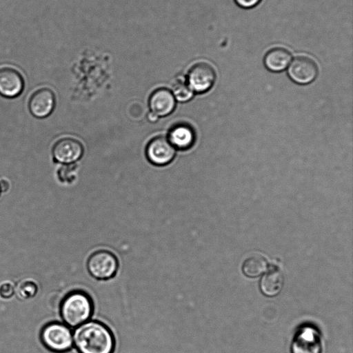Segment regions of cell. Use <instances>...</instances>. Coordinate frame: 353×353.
Wrapping results in <instances>:
<instances>
[{"label":"cell","mask_w":353,"mask_h":353,"mask_svg":"<svg viewBox=\"0 0 353 353\" xmlns=\"http://www.w3.org/2000/svg\"><path fill=\"white\" fill-rule=\"evenodd\" d=\"M72 337L79 353H113L114 350L112 331L99 321H88L77 327Z\"/></svg>","instance_id":"6da1fadb"},{"label":"cell","mask_w":353,"mask_h":353,"mask_svg":"<svg viewBox=\"0 0 353 353\" xmlns=\"http://www.w3.org/2000/svg\"><path fill=\"white\" fill-rule=\"evenodd\" d=\"M94 310L90 295L83 290H74L67 294L59 306V313L64 324L76 328L89 321Z\"/></svg>","instance_id":"7a4b0ae2"},{"label":"cell","mask_w":353,"mask_h":353,"mask_svg":"<svg viewBox=\"0 0 353 353\" xmlns=\"http://www.w3.org/2000/svg\"><path fill=\"white\" fill-rule=\"evenodd\" d=\"M40 339L48 350L56 353L68 352L73 345L70 327L60 322H51L44 325Z\"/></svg>","instance_id":"3957f363"},{"label":"cell","mask_w":353,"mask_h":353,"mask_svg":"<svg viewBox=\"0 0 353 353\" xmlns=\"http://www.w3.org/2000/svg\"><path fill=\"white\" fill-rule=\"evenodd\" d=\"M88 272L97 280H108L113 278L119 268L116 256L105 250L92 253L86 262Z\"/></svg>","instance_id":"277c9868"},{"label":"cell","mask_w":353,"mask_h":353,"mask_svg":"<svg viewBox=\"0 0 353 353\" xmlns=\"http://www.w3.org/2000/svg\"><path fill=\"white\" fill-rule=\"evenodd\" d=\"M291 353H322L321 335L318 329L311 324L300 326L292 339Z\"/></svg>","instance_id":"5b68a950"},{"label":"cell","mask_w":353,"mask_h":353,"mask_svg":"<svg viewBox=\"0 0 353 353\" xmlns=\"http://www.w3.org/2000/svg\"><path fill=\"white\" fill-rule=\"evenodd\" d=\"M216 80V72L206 62L194 64L188 70L186 83L193 91L202 93L210 90Z\"/></svg>","instance_id":"8992f818"},{"label":"cell","mask_w":353,"mask_h":353,"mask_svg":"<svg viewBox=\"0 0 353 353\" xmlns=\"http://www.w3.org/2000/svg\"><path fill=\"white\" fill-rule=\"evenodd\" d=\"M288 74L295 83L305 85L316 79L318 74V66L310 57L298 56L291 60L288 67Z\"/></svg>","instance_id":"52a82bcc"},{"label":"cell","mask_w":353,"mask_h":353,"mask_svg":"<svg viewBox=\"0 0 353 353\" xmlns=\"http://www.w3.org/2000/svg\"><path fill=\"white\" fill-rule=\"evenodd\" d=\"M83 152L82 144L77 139L64 137L57 141L52 148L53 159L58 163L68 164L79 160Z\"/></svg>","instance_id":"ba28073f"},{"label":"cell","mask_w":353,"mask_h":353,"mask_svg":"<svg viewBox=\"0 0 353 353\" xmlns=\"http://www.w3.org/2000/svg\"><path fill=\"white\" fill-rule=\"evenodd\" d=\"M175 153V148L167 138L162 136L152 139L145 149L148 159L157 165L168 164L174 159Z\"/></svg>","instance_id":"9c48e42d"},{"label":"cell","mask_w":353,"mask_h":353,"mask_svg":"<svg viewBox=\"0 0 353 353\" xmlns=\"http://www.w3.org/2000/svg\"><path fill=\"white\" fill-rule=\"evenodd\" d=\"M56 104L54 92L48 88H42L30 96L28 109L31 114L38 119L48 117L53 112Z\"/></svg>","instance_id":"30bf717a"},{"label":"cell","mask_w":353,"mask_h":353,"mask_svg":"<svg viewBox=\"0 0 353 353\" xmlns=\"http://www.w3.org/2000/svg\"><path fill=\"white\" fill-rule=\"evenodd\" d=\"M24 79L17 70L0 68V95L7 99L19 96L24 89Z\"/></svg>","instance_id":"8fae6325"},{"label":"cell","mask_w":353,"mask_h":353,"mask_svg":"<svg viewBox=\"0 0 353 353\" xmlns=\"http://www.w3.org/2000/svg\"><path fill=\"white\" fill-rule=\"evenodd\" d=\"M148 103L151 112L158 117H165L173 112L176 100L170 90L161 88L151 94Z\"/></svg>","instance_id":"7c38bea8"},{"label":"cell","mask_w":353,"mask_h":353,"mask_svg":"<svg viewBox=\"0 0 353 353\" xmlns=\"http://www.w3.org/2000/svg\"><path fill=\"white\" fill-rule=\"evenodd\" d=\"M168 139L174 148L185 150L190 148L194 143L196 134L191 125L180 123L170 128Z\"/></svg>","instance_id":"4fadbf2b"},{"label":"cell","mask_w":353,"mask_h":353,"mask_svg":"<svg viewBox=\"0 0 353 353\" xmlns=\"http://www.w3.org/2000/svg\"><path fill=\"white\" fill-rule=\"evenodd\" d=\"M290 52L282 47H275L268 50L264 56L263 63L267 69L281 72L286 69L291 60Z\"/></svg>","instance_id":"5bb4252c"},{"label":"cell","mask_w":353,"mask_h":353,"mask_svg":"<svg viewBox=\"0 0 353 353\" xmlns=\"http://www.w3.org/2000/svg\"><path fill=\"white\" fill-rule=\"evenodd\" d=\"M284 284L283 273L277 268H272L261 278L260 288L267 296H274L280 293Z\"/></svg>","instance_id":"9a60e30c"},{"label":"cell","mask_w":353,"mask_h":353,"mask_svg":"<svg viewBox=\"0 0 353 353\" xmlns=\"http://www.w3.org/2000/svg\"><path fill=\"white\" fill-rule=\"evenodd\" d=\"M268 269L266 259L260 254H254L248 257L242 265V270L248 277L260 276Z\"/></svg>","instance_id":"2e32d148"},{"label":"cell","mask_w":353,"mask_h":353,"mask_svg":"<svg viewBox=\"0 0 353 353\" xmlns=\"http://www.w3.org/2000/svg\"><path fill=\"white\" fill-rule=\"evenodd\" d=\"M172 94L174 99L180 102H185L191 99L194 92L190 88L186 82L177 81L172 87Z\"/></svg>","instance_id":"e0dca14e"},{"label":"cell","mask_w":353,"mask_h":353,"mask_svg":"<svg viewBox=\"0 0 353 353\" xmlns=\"http://www.w3.org/2000/svg\"><path fill=\"white\" fill-rule=\"evenodd\" d=\"M37 292L38 287L37 284L30 281L20 283L17 290L19 297L22 299L32 298L36 295Z\"/></svg>","instance_id":"ac0fdd59"},{"label":"cell","mask_w":353,"mask_h":353,"mask_svg":"<svg viewBox=\"0 0 353 353\" xmlns=\"http://www.w3.org/2000/svg\"><path fill=\"white\" fill-rule=\"evenodd\" d=\"M14 292L15 289L10 283H4L0 285V296L3 299L11 298Z\"/></svg>","instance_id":"d6986e66"},{"label":"cell","mask_w":353,"mask_h":353,"mask_svg":"<svg viewBox=\"0 0 353 353\" xmlns=\"http://www.w3.org/2000/svg\"><path fill=\"white\" fill-rule=\"evenodd\" d=\"M236 4L245 9L252 8L257 6L261 0H234Z\"/></svg>","instance_id":"ffe728a7"},{"label":"cell","mask_w":353,"mask_h":353,"mask_svg":"<svg viewBox=\"0 0 353 353\" xmlns=\"http://www.w3.org/2000/svg\"><path fill=\"white\" fill-rule=\"evenodd\" d=\"M10 187L9 182L6 179H1L0 181V190L1 192H6L8 190Z\"/></svg>","instance_id":"44dd1931"},{"label":"cell","mask_w":353,"mask_h":353,"mask_svg":"<svg viewBox=\"0 0 353 353\" xmlns=\"http://www.w3.org/2000/svg\"><path fill=\"white\" fill-rule=\"evenodd\" d=\"M158 118L159 117L157 116L156 114H154V113L152 112H150L149 114H148V120L152 122V123H154L156 122L157 120H158Z\"/></svg>","instance_id":"7402d4cb"},{"label":"cell","mask_w":353,"mask_h":353,"mask_svg":"<svg viewBox=\"0 0 353 353\" xmlns=\"http://www.w3.org/2000/svg\"><path fill=\"white\" fill-rule=\"evenodd\" d=\"M1 190H0V194H1Z\"/></svg>","instance_id":"603a6c76"}]
</instances>
